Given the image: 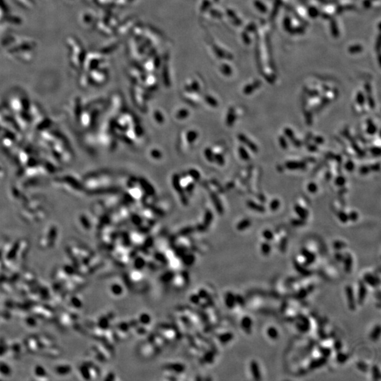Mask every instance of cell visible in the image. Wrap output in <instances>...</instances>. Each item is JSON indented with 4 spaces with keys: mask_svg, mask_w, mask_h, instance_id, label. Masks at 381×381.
<instances>
[{
    "mask_svg": "<svg viewBox=\"0 0 381 381\" xmlns=\"http://www.w3.org/2000/svg\"><path fill=\"white\" fill-rule=\"evenodd\" d=\"M241 326L244 331L248 334H250L252 332L253 320L249 316H246L243 317L241 320Z\"/></svg>",
    "mask_w": 381,
    "mask_h": 381,
    "instance_id": "11",
    "label": "cell"
},
{
    "mask_svg": "<svg viewBox=\"0 0 381 381\" xmlns=\"http://www.w3.org/2000/svg\"><path fill=\"white\" fill-rule=\"evenodd\" d=\"M368 289L364 281H359V288H358V294H357V303L359 305H362L365 301L366 296H367Z\"/></svg>",
    "mask_w": 381,
    "mask_h": 381,
    "instance_id": "4",
    "label": "cell"
},
{
    "mask_svg": "<svg viewBox=\"0 0 381 381\" xmlns=\"http://www.w3.org/2000/svg\"><path fill=\"white\" fill-rule=\"evenodd\" d=\"M271 250H272V246L269 241H266L260 244V252L263 256L270 255Z\"/></svg>",
    "mask_w": 381,
    "mask_h": 381,
    "instance_id": "17",
    "label": "cell"
},
{
    "mask_svg": "<svg viewBox=\"0 0 381 381\" xmlns=\"http://www.w3.org/2000/svg\"><path fill=\"white\" fill-rule=\"evenodd\" d=\"M279 206H280V201L277 199V198H275V199H272L271 200L270 204H269V207H270V209L272 211H276L279 209Z\"/></svg>",
    "mask_w": 381,
    "mask_h": 381,
    "instance_id": "30",
    "label": "cell"
},
{
    "mask_svg": "<svg viewBox=\"0 0 381 381\" xmlns=\"http://www.w3.org/2000/svg\"><path fill=\"white\" fill-rule=\"evenodd\" d=\"M345 169L347 171L349 172H351L354 171V169H355L354 162L351 160H347L345 164Z\"/></svg>",
    "mask_w": 381,
    "mask_h": 381,
    "instance_id": "37",
    "label": "cell"
},
{
    "mask_svg": "<svg viewBox=\"0 0 381 381\" xmlns=\"http://www.w3.org/2000/svg\"><path fill=\"white\" fill-rule=\"evenodd\" d=\"M318 350L320 354H321L322 357H323L328 358L332 354V349L329 347H323V346H319Z\"/></svg>",
    "mask_w": 381,
    "mask_h": 381,
    "instance_id": "20",
    "label": "cell"
},
{
    "mask_svg": "<svg viewBox=\"0 0 381 381\" xmlns=\"http://www.w3.org/2000/svg\"><path fill=\"white\" fill-rule=\"evenodd\" d=\"M291 224L294 227H301L306 224V221L301 218H295L291 219Z\"/></svg>",
    "mask_w": 381,
    "mask_h": 381,
    "instance_id": "29",
    "label": "cell"
},
{
    "mask_svg": "<svg viewBox=\"0 0 381 381\" xmlns=\"http://www.w3.org/2000/svg\"><path fill=\"white\" fill-rule=\"evenodd\" d=\"M294 210L295 213L299 216V218L306 219L309 215L308 210H306L305 208H304L303 206H301L299 204H296L294 207Z\"/></svg>",
    "mask_w": 381,
    "mask_h": 381,
    "instance_id": "13",
    "label": "cell"
},
{
    "mask_svg": "<svg viewBox=\"0 0 381 381\" xmlns=\"http://www.w3.org/2000/svg\"><path fill=\"white\" fill-rule=\"evenodd\" d=\"M278 142H279V146H280L283 150H287V149L288 148V147H289L288 141H287V138H286L285 136H279Z\"/></svg>",
    "mask_w": 381,
    "mask_h": 381,
    "instance_id": "28",
    "label": "cell"
},
{
    "mask_svg": "<svg viewBox=\"0 0 381 381\" xmlns=\"http://www.w3.org/2000/svg\"><path fill=\"white\" fill-rule=\"evenodd\" d=\"M345 294L347 297V304L349 308L351 310H354L357 307V299H356L354 289L351 286L347 285L345 287Z\"/></svg>",
    "mask_w": 381,
    "mask_h": 381,
    "instance_id": "2",
    "label": "cell"
},
{
    "mask_svg": "<svg viewBox=\"0 0 381 381\" xmlns=\"http://www.w3.org/2000/svg\"><path fill=\"white\" fill-rule=\"evenodd\" d=\"M357 368L362 372H366L368 369V366L367 364L362 361L358 362V363L357 364Z\"/></svg>",
    "mask_w": 381,
    "mask_h": 381,
    "instance_id": "42",
    "label": "cell"
},
{
    "mask_svg": "<svg viewBox=\"0 0 381 381\" xmlns=\"http://www.w3.org/2000/svg\"><path fill=\"white\" fill-rule=\"evenodd\" d=\"M348 355L347 354L342 352V351H338L337 354L336 356V361L337 363L340 364H345L346 361L348 360Z\"/></svg>",
    "mask_w": 381,
    "mask_h": 381,
    "instance_id": "23",
    "label": "cell"
},
{
    "mask_svg": "<svg viewBox=\"0 0 381 381\" xmlns=\"http://www.w3.org/2000/svg\"><path fill=\"white\" fill-rule=\"evenodd\" d=\"M266 333L269 338H270L271 339H277L279 337L278 330H277V328H275V327H272V326L269 327V328L267 329Z\"/></svg>",
    "mask_w": 381,
    "mask_h": 381,
    "instance_id": "18",
    "label": "cell"
},
{
    "mask_svg": "<svg viewBox=\"0 0 381 381\" xmlns=\"http://www.w3.org/2000/svg\"><path fill=\"white\" fill-rule=\"evenodd\" d=\"M284 136H285L286 138H288V139L291 141L294 138H295V135H294V132L291 128L289 127H286L284 129Z\"/></svg>",
    "mask_w": 381,
    "mask_h": 381,
    "instance_id": "25",
    "label": "cell"
},
{
    "mask_svg": "<svg viewBox=\"0 0 381 381\" xmlns=\"http://www.w3.org/2000/svg\"><path fill=\"white\" fill-rule=\"evenodd\" d=\"M239 156L241 157V158L242 160H245V161H248L250 160V155L248 152L247 151V150L244 148L243 146H240L239 148Z\"/></svg>",
    "mask_w": 381,
    "mask_h": 381,
    "instance_id": "22",
    "label": "cell"
},
{
    "mask_svg": "<svg viewBox=\"0 0 381 381\" xmlns=\"http://www.w3.org/2000/svg\"><path fill=\"white\" fill-rule=\"evenodd\" d=\"M233 338V335L231 334V332H227L225 333V334H222L219 337V339H220L221 342L222 343H227L229 342V341L231 340Z\"/></svg>",
    "mask_w": 381,
    "mask_h": 381,
    "instance_id": "31",
    "label": "cell"
},
{
    "mask_svg": "<svg viewBox=\"0 0 381 381\" xmlns=\"http://www.w3.org/2000/svg\"><path fill=\"white\" fill-rule=\"evenodd\" d=\"M333 348H334V350L337 351V352L340 351L342 349V342L339 340V339L335 340L334 343H333Z\"/></svg>",
    "mask_w": 381,
    "mask_h": 381,
    "instance_id": "38",
    "label": "cell"
},
{
    "mask_svg": "<svg viewBox=\"0 0 381 381\" xmlns=\"http://www.w3.org/2000/svg\"><path fill=\"white\" fill-rule=\"evenodd\" d=\"M369 167H370V171L378 172V171L380 170V163H379V162L374 163V164H373V165H370V166H369Z\"/></svg>",
    "mask_w": 381,
    "mask_h": 381,
    "instance_id": "46",
    "label": "cell"
},
{
    "mask_svg": "<svg viewBox=\"0 0 381 381\" xmlns=\"http://www.w3.org/2000/svg\"><path fill=\"white\" fill-rule=\"evenodd\" d=\"M370 152L373 155V156L379 157L380 155L381 150H380V147L373 146V147H372V148H370Z\"/></svg>",
    "mask_w": 381,
    "mask_h": 381,
    "instance_id": "39",
    "label": "cell"
},
{
    "mask_svg": "<svg viewBox=\"0 0 381 381\" xmlns=\"http://www.w3.org/2000/svg\"><path fill=\"white\" fill-rule=\"evenodd\" d=\"M251 225V222H250V220L248 219H242L241 222H239L238 223L237 228L239 231H244L246 230V229L248 228Z\"/></svg>",
    "mask_w": 381,
    "mask_h": 381,
    "instance_id": "19",
    "label": "cell"
},
{
    "mask_svg": "<svg viewBox=\"0 0 381 381\" xmlns=\"http://www.w3.org/2000/svg\"><path fill=\"white\" fill-rule=\"evenodd\" d=\"M307 190L310 194H316L318 190V185L314 182H310L307 185Z\"/></svg>",
    "mask_w": 381,
    "mask_h": 381,
    "instance_id": "36",
    "label": "cell"
},
{
    "mask_svg": "<svg viewBox=\"0 0 381 381\" xmlns=\"http://www.w3.org/2000/svg\"><path fill=\"white\" fill-rule=\"evenodd\" d=\"M298 322L296 323V328L302 333H306L309 331L310 328V320L306 316L303 314H298L297 316Z\"/></svg>",
    "mask_w": 381,
    "mask_h": 381,
    "instance_id": "1",
    "label": "cell"
},
{
    "mask_svg": "<svg viewBox=\"0 0 381 381\" xmlns=\"http://www.w3.org/2000/svg\"><path fill=\"white\" fill-rule=\"evenodd\" d=\"M364 282L366 285H368L372 287H376L380 285V278L377 275H373L371 273H366L364 275Z\"/></svg>",
    "mask_w": 381,
    "mask_h": 381,
    "instance_id": "7",
    "label": "cell"
},
{
    "mask_svg": "<svg viewBox=\"0 0 381 381\" xmlns=\"http://www.w3.org/2000/svg\"><path fill=\"white\" fill-rule=\"evenodd\" d=\"M359 172L361 175H367L370 172V167L369 166H367V165H363V166L360 167Z\"/></svg>",
    "mask_w": 381,
    "mask_h": 381,
    "instance_id": "43",
    "label": "cell"
},
{
    "mask_svg": "<svg viewBox=\"0 0 381 381\" xmlns=\"http://www.w3.org/2000/svg\"><path fill=\"white\" fill-rule=\"evenodd\" d=\"M333 248L337 250H340L347 247V244L342 241H335L333 242Z\"/></svg>",
    "mask_w": 381,
    "mask_h": 381,
    "instance_id": "34",
    "label": "cell"
},
{
    "mask_svg": "<svg viewBox=\"0 0 381 381\" xmlns=\"http://www.w3.org/2000/svg\"><path fill=\"white\" fill-rule=\"evenodd\" d=\"M287 245H288V239H287V237H283L280 241H279V248L281 250V252H286L287 248Z\"/></svg>",
    "mask_w": 381,
    "mask_h": 381,
    "instance_id": "24",
    "label": "cell"
},
{
    "mask_svg": "<svg viewBox=\"0 0 381 381\" xmlns=\"http://www.w3.org/2000/svg\"><path fill=\"white\" fill-rule=\"evenodd\" d=\"M249 368L250 373H251L252 376L254 380H260L261 379V373H260V367L257 361H254V360L250 361Z\"/></svg>",
    "mask_w": 381,
    "mask_h": 381,
    "instance_id": "9",
    "label": "cell"
},
{
    "mask_svg": "<svg viewBox=\"0 0 381 381\" xmlns=\"http://www.w3.org/2000/svg\"><path fill=\"white\" fill-rule=\"evenodd\" d=\"M262 236L267 241H271L274 239V233L270 229H265L262 232Z\"/></svg>",
    "mask_w": 381,
    "mask_h": 381,
    "instance_id": "27",
    "label": "cell"
},
{
    "mask_svg": "<svg viewBox=\"0 0 381 381\" xmlns=\"http://www.w3.org/2000/svg\"><path fill=\"white\" fill-rule=\"evenodd\" d=\"M235 297H236V304H239V305L241 306H244V304H245V300H244V298L242 297V296L237 295V296H235Z\"/></svg>",
    "mask_w": 381,
    "mask_h": 381,
    "instance_id": "44",
    "label": "cell"
},
{
    "mask_svg": "<svg viewBox=\"0 0 381 381\" xmlns=\"http://www.w3.org/2000/svg\"><path fill=\"white\" fill-rule=\"evenodd\" d=\"M357 102L360 106H363L365 103V97L361 93H359L357 95Z\"/></svg>",
    "mask_w": 381,
    "mask_h": 381,
    "instance_id": "40",
    "label": "cell"
},
{
    "mask_svg": "<svg viewBox=\"0 0 381 381\" xmlns=\"http://www.w3.org/2000/svg\"><path fill=\"white\" fill-rule=\"evenodd\" d=\"M238 138H239V140L242 143H244L245 146H247L253 153H257L258 152V148L257 145H256L254 142H253L251 140H250L246 135H244V134H239V135L238 136Z\"/></svg>",
    "mask_w": 381,
    "mask_h": 381,
    "instance_id": "6",
    "label": "cell"
},
{
    "mask_svg": "<svg viewBox=\"0 0 381 381\" xmlns=\"http://www.w3.org/2000/svg\"><path fill=\"white\" fill-rule=\"evenodd\" d=\"M291 143H292V144L294 145V146L295 147H297V148H299V147H301L302 146V142L297 138H294V139L291 140Z\"/></svg>",
    "mask_w": 381,
    "mask_h": 381,
    "instance_id": "49",
    "label": "cell"
},
{
    "mask_svg": "<svg viewBox=\"0 0 381 381\" xmlns=\"http://www.w3.org/2000/svg\"><path fill=\"white\" fill-rule=\"evenodd\" d=\"M337 217H338L339 220L342 223H347L348 221H349V217H348V214L347 213H345V211H339V212L337 213Z\"/></svg>",
    "mask_w": 381,
    "mask_h": 381,
    "instance_id": "32",
    "label": "cell"
},
{
    "mask_svg": "<svg viewBox=\"0 0 381 381\" xmlns=\"http://www.w3.org/2000/svg\"><path fill=\"white\" fill-rule=\"evenodd\" d=\"M307 149L310 152H316V151H318V147L315 144H308L307 146Z\"/></svg>",
    "mask_w": 381,
    "mask_h": 381,
    "instance_id": "50",
    "label": "cell"
},
{
    "mask_svg": "<svg viewBox=\"0 0 381 381\" xmlns=\"http://www.w3.org/2000/svg\"><path fill=\"white\" fill-rule=\"evenodd\" d=\"M371 372L373 378L374 380H378L380 379V371L379 369L378 366L376 365H373L371 368Z\"/></svg>",
    "mask_w": 381,
    "mask_h": 381,
    "instance_id": "26",
    "label": "cell"
},
{
    "mask_svg": "<svg viewBox=\"0 0 381 381\" xmlns=\"http://www.w3.org/2000/svg\"><path fill=\"white\" fill-rule=\"evenodd\" d=\"M345 183H346V179H345V177L342 175L337 176V177L335 179V185H337V186H339V187H342V186L345 184Z\"/></svg>",
    "mask_w": 381,
    "mask_h": 381,
    "instance_id": "35",
    "label": "cell"
},
{
    "mask_svg": "<svg viewBox=\"0 0 381 381\" xmlns=\"http://www.w3.org/2000/svg\"><path fill=\"white\" fill-rule=\"evenodd\" d=\"M246 204H247V206L248 207V208H249L250 209H251L252 210L256 211V212H258L260 213H263L266 212V208H265V206H263V205L257 203L253 201V200H248L247 203H246Z\"/></svg>",
    "mask_w": 381,
    "mask_h": 381,
    "instance_id": "14",
    "label": "cell"
},
{
    "mask_svg": "<svg viewBox=\"0 0 381 381\" xmlns=\"http://www.w3.org/2000/svg\"><path fill=\"white\" fill-rule=\"evenodd\" d=\"M380 335V326H375L373 329L371 333H370V339L373 341L378 340Z\"/></svg>",
    "mask_w": 381,
    "mask_h": 381,
    "instance_id": "21",
    "label": "cell"
},
{
    "mask_svg": "<svg viewBox=\"0 0 381 381\" xmlns=\"http://www.w3.org/2000/svg\"><path fill=\"white\" fill-rule=\"evenodd\" d=\"M309 294L308 292V289L306 288H301L298 291V292L296 294V297L298 299H303L304 298H306L307 297V295Z\"/></svg>",
    "mask_w": 381,
    "mask_h": 381,
    "instance_id": "33",
    "label": "cell"
},
{
    "mask_svg": "<svg viewBox=\"0 0 381 381\" xmlns=\"http://www.w3.org/2000/svg\"><path fill=\"white\" fill-rule=\"evenodd\" d=\"M377 131H378V128H377V126L376 124L373 123V121H372V119H368L366 120V134H368V135L373 136L376 134Z\"/></svg>",
    "mask_w": 381,
    "mask_h": 381,
    "instance_id": "15",
    "label": "cell"
},
{
    "mask_svg": "<svg viewBox=\"0 0 381 381\" xmlns=\"http://www.w3.org/2000/svg\"><path fill=\"white\" fill-rule=\"evenodd\" d=\"M344 263V268H345V271L347 273H349L351 272V269H352V266H353V259H352V256L350 253H346L344 255V260L343 261Z\"/></svg>",
    "mask_w": 381,
    "mask_h": 381,
    "instance_id": "12",
    "label": "cell"
},
{
    "mask_svg": "<svg viewBox=\"0 0 381 381\" xmlns=\"http://www.w3.org/2000/svg\"><path fill=\"white\" fill-rule=\"evenodd\" d=\"M225 304L229 308H233L236 305V297L231 292H228L225 298Z\"/></svg>",
    "mask_w": 381,
    "mask_h": 381,
    "instance_id": "16",
    "label": "cell"
},
{
    "mask_svg": "<svg viewBox=\"0 0 381 381\" xmlns=\"http://www.w3.org/2000/svg\"><path fill=\"white\" fill-rule=\"evenodd\" d=\"M313 141H314L315 143L318 144V145H321V144L323 143L324 141H325L324 138H323L322 136H315V137H313Z\"/></svg>",
    "mask_w": 381,
    "mask_h": 381,
    "instance_id": "45",
    "label": "cell"
},
{
    "mask_svg": "<svg viewBox=\"0 0 381 381\" xmlns=\"http://www.w3.org/2000/svg\"><path fill=\"white\" fill-rule=\"evenodd\" d=\"M293 265L296 271L297 272H299L300 275H303L304 277H309L312 275L311 270H308V268H306V266L304 265L301 264L300 263L297 261V260H294Z\"/></svg>",
    "mask_w": 381,
    "mask_h": 381,
    "instance_id": "10",
    "label": "cell"
},
{
    "mask_svg": "<svg viewBox=\"0 0 381 381\" xmlns=\"http://www.w3.org/2000/svg\"><path fill=\"white\" fill-rule=\"evenodd\" d=\"M348 217H349V220L352 221V222H356L359 219V214L356 212V211H351L350 213L348 214Z\"/></svg>",
    "mask_w": 381,
    "mask_h": 381,
    "instance_id": "41",
    "label": "cell"
},
{
    "mask_svg": "<svg viewBox=\"0 0 381 381\" xmlns=\"http://www.w3.org/2000/svg\"><path fill=\"white\" fill-rule=\"evenodd\" d=\"M285 166L289 170H304L307 167V165L304 161L289 160L285 163Z\"/></svg>",
    "mask_w": 381,
    "mask_h": 381,
    "instance_id": "5",
    "label": "cell"
},
{
    "mask_svg": "<svg viewBox=\"0 0 381 381\" xmlns=\"http://www.w3.org/2000/svg\"><path fill=\"white\" fill-rule=\"evenodd\" d=\"M305 119H306V124H308V125H310L312 124V121H313V117L311 116V114L309 112H307L305 114Z\"/></svg>",
    "mask_w": 381,
    "mask_h": 381,
    "instance_id": "47",
    "label": "cell"
},
{
    "mask_svg": "<svg viewBox=\"0 0 381 381\" xmlns=\"http://www.w3.org/2000/svg\"><path fill=\"white\" fill-rule=\"evenodd\" d=\"M335 258L336 259L337 261L342 262L344 260V255L340 252H337L335 254Z\"/></svg>",
    "mask_w": 381,
    "mask_h": 381,
    "instance_id": "48",
    "label": "cell"
},
{
    "mask_svg": "<svg viewBox=\"0 0 381 381\" xmlns=\"http://www.w3.org/2000/svg\"><path fill=\"white\" fill-rule=\"evenodd\" d=\"M327 362H328V358L323 357L321 356V357L316 358V359L311 360L308 364V368L310 370H315L318 368H321L322 366L326 365Z\"/></svg>",
    "mask_w": 381,
    "mask_h": 381,
    "instance_id": "8",
    "label": "cell"
},
{
    "mask_svg": "<svg viewBox=\"0 0 381 381\" xmlns=\"http://www.w3.org/2000/svg\"><path fill=\"white\" fill-rule=\"evenodd\" d=\"M301 255L304 258V263L305 266H310L316 260V255L313 252L310 251L306 248H302L301 249Z\"/></svg>",
    "mask_w": 381,
    "mask_h": 381,
    "instance_id": "3",
    "label": "cell"
}]
</instances>
